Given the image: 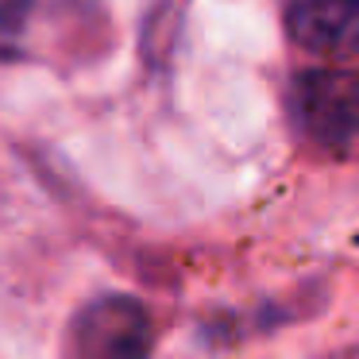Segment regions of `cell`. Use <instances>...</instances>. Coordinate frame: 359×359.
Wrapping results in <instances>:
<instances>
[{
	"label": "cell",
	"instance_id": "3957f363",
	"mask_svg": "<svg viewBox=\"0 0 359 359\" xmlns=\"http://www.w3.org/2000/svg\"><path fill=\"white\" fill-rule=\"evenodd\" d=\"M286 32L313 55L351 58L359 50V0H290Z\"/></svg>",
	"mask_w": 359,
	"mask_h": 359
},
{
	"label": "cell",
	"instance_id": "5b68a950",
	"mask_svg": "<svg viewBox=\"0 0 359 359\" xmlns=\"http://www.w3.org/2000/svg\"><path fill=\"white\" fill-rule=\"evenodd\" d=\"M336 359H359V348H351V351H340Z\"/></svg>",
	"mask_w": 359,
	"mask_h": 359
},
{
	"label": "cell",
	"instance_id": "6da1fadb",
	"mask_svg": "<svg viewBox=\"0 0 359 359\" xmlns=\"http://www.w3.org/2000/svg\"><path fill=\"white\" fill-rule=\"evenodd\" d=\"M151 313L128 294L97 297L70 325V359H151Z\"/></svg>",
	"mask_w": 359,
	"mask_h": 359
},
{
	"label": "cell",
	"instance_id": "277c9868",
	"mask_svg": "<svg viewBox=\"0 0 359 359\" xmlns=\"http://www.w3.org/2000/svg\"><path fill=\"white\" fill-rule=\"evenodd\" d=\"M27 16H32V0H0V43L16 39Z\"/></svg>",
	"mask_w": 359,
	"mask_h": 359
},
{
	"label": "cell",
	"instance_id": "7a4b0ae2",
	"mask_svg": "<svg viewBox=\"0 0 359 359\" xmlns=\"http://www.w3.org/2000/svg\"><path fill=\"white\" fill-rule=\"evenodd\" d=\"M294 112L313 143L348 147L359 135V70H305L294 78Z\"/></svg>",
	"mask_w": 359,
	"mask_h": 359
}]
</instances>
